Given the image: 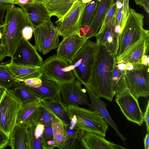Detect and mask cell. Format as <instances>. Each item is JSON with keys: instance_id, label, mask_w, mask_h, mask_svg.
<instances>
[{"instance_id": "cell-1", "label": "cell", "mask_w": 149, "mask_h": 149, "mask_svg": "<svg viewBox=\"0 0 149 149\" xmlns=\"http://www.w3.org/2000/svg\"><path fill=\"white\" fill-rule=\"evenodd\" d=\"M96 42L93 65L89 83L87 84L98 97L111 102L114 96L112 77L116 57L104 45Z\"/></svg>"}, {"instance_id": "cell-2", "label": "cell", "mask_w": 149, "mask_h": 149, "mask_svg": "<svg viewBox=\"0 0 149 149\" xmlns=\"http://www.w3.org/2000/svg\"><path fill=\"white\" fill-rule=\"evenodd\" d=\"M28 25L31 26L21 8L14 6L7 9L1 28L2 36L0 41L7 56L12 58L23 39V30Z\"/></svg>"}, {"instance_id": "cell-3", "label": "cell", "mask_w": 149, "mask_h": 149, "mask_svg": "<svg viewBox=\"0 0 149 149\" xmlns=\"http://www.w3.org/2000/svg\"><path fill=\"white\" fill-rule=\"evenodd\" d=\"M143 15L128 8L124 26L119 35L116 59L119 61L132 49L149 37L148 30L143 28Z\"/></svg>"}, {"instance_id": "cell-4", "label": "cell", "mask_w": 149, "mask_h": 149, "mask_svg": "<svg viewBox=\"0 0 149 149\" xmlns=\"http://www.w3.org/2000/svg\"><path fill=\"white\" fill-rule=\"evenodd\" d=\"M70 121L80 130L97 134L105 137L107 123L97 111L74 105L67 106Z\"/></svg>"}, {"instance_id": "cell-5", "label": "cell", "mask_w": 149, "mask_h": 149, "mask_svg": "<svg viewBox=\"0 0 149 149\" xmlns=\"http://www.w3.org/2000/svg\"><path fill=\"white\" fill-rule=\"evenodd\" d=\"M96 42L87 40L70 63L77 80L82 84H88L94 62Z\"/></svg>"}, {"instance_id": "cell-6", "label": "cell", "mask_w": 149, "mask_h": 149, "mask_svg": "<svg viewBox=\"0 0 149 149\" xmlns=\"http://www.w3.org/2000/svg\"><path fill=\"white\" fill-rule=\"evenodd\" d=\"M70 63L56 55L46 59L40 66L44 78L61 84L74 81L73 71L69 70Z\"/></svg>"}, {"instance_id": "cell-7", "label": "cell", "mask_w": 149, "mask_h": 149, "mask_svg": "<svg viewBox=\"0 0 149 149\" xmlns=\"http://www.w3.org/2000/svg\"><path fill=\"white\" fill-rule=\"evenodd\" d=\"M86 4L78 0L55 22L60 36L63 38L73 35L80 36L83 14Z\"/></svg>"}, {"instance_id": "cell-8", "label": "cell", "mask_w": 149, "mask_h": 149, "mask_svg": "<svg viewBox=\"0 0 149 149\" xmlns=\"http://www.w3.org/2000/svg\"><path fill=\"white\" fill-rule=\"evenodd\" d=\"M133 65L132 70H125L127 88L137 99L146 97L149 95V66L141 63Z\"/></svg>"}, {"instance_id": "cell-9", "label": "cell", "mask_w": 149, "mask_h": 149, "mask_svg": "<svg viewBox=\"0 0 149 149\" xmlns=\"http://www.w3.org/2000/svg\"><path fill=\"white\" fill-rule=\"evenodd\" d=\"M33 33L34 46L42 54L46 55L57 48L60 36L51 19L35 28Z\"/></svg>"}, {"instance_id": "cell-10", "label": "cell", "mask_w": 149, "mask_h": 149, "mask_svg": "<svg viewBox=\"0 0 149 149\" xmlns=\"http://www.w3.org/2000/svg\"><path fill=\"white\" fill-rule=\"evenodd\" d=\"M21 105L4 90L0 100V131L9 138Z\"/></svg>"}, {"instance_id": "cell-11", "label": "cell", "mask_w": 149, "mask_h": 149, "mask_svg": "<svg viewBox=\"0 0 149 149\" xmlns=\"http://www.w3.org/2000/svg\"><path fill=\"white\" fill-rule=\"evenodd\" d=\"M58 85L61 98L66 106H90L85 89L82 88V84L77 80Z\"/></svg>"}, {"instance_id": "cell-12", "label": "cell", "mask_w": 149, "mask_h": 149, "mask_svg": "<svg viewBox=\"0 0 149 149\" xmlns=\"http://www.w3.org/2000/svg\"><path fill=\"white\" fill-rule=\"evenodd\" d=\"M115 101L127 120L141 126L143 122V114L138 100L133 96L128 88L116 97Z\"/></svg>"}, {"instance_id": "cell-13", "label": "cell", "mask_w": 149, "mask_h": 149, "mask_svg": "<svg viewBox=\"0 0 149 149\" xmlns=\"http://www.w3.org/2000/svg\"><path fill=\"white\" fill-rule=\"evenodd\" d=\"M10 62L19 65L38 66L43 61L34 46L23 38L15 51Z\"/></svg>"}, {"instance_id": "cell-14", "label": "cell", "mask_w": 149, "mask_h": 149, "mask_svg": "<svg viewBox=\"0 0 149 149\" xmlns=\"http://www.w3.org/2000/svg\"><path fill=\"white\" fill-rule=\"evenodd\" d=\"M90 38L78 35L63 38L57 47L56 55L70 63L78 52Z\"/></svg>"}, {"instance_id": "cell-15", "label": "cell", "mask_w": 149, "mask_h": 149, "mask_svg": "<svg viewBox=\"0 0 149 149\" xmlns=\"http://www.w3.org/2000/svg\"><path fill=\"white\" fill-rule=\"evenodd\" d=\"M19 5L23 10L33 29L51 19L49 12L42 1H35Z\"/></svg>"}, {"instance_id": "cell-16", "label": "cell", "mask_w": 149, "mask_h": 149, "mask_svg": "<svg viewBox=\"0 0 149 149\" xmlns=\"http://www.w3.org/2000/svg\"><path fill=\"white\" fill-rule=\"evenodd\" d=\"M115 19L103 29L99 31L95 36L96 42L104 45L116 57L118 46L119 34L115 31Z\"/></svg>"}, {"instance_id": "cell-17", "label": "cell", "mask_w": 149, "mask_h": 149, "mask_svg": "<svg viewBox=\"0 0 149 149\" xmlns=\"http://www.w3.org/2000/svg\"><path fill=\"white\" fill-rule=\"evenodd\" d=\"M84 85L89 96L91 102L89 109L99 113L107 123L115 131L118 136L124 143L126 141V139L120 132L117 125L111 118L106 108V104L105 102L97 96L87 84H84Z\"/></svg>"}, {"instance_id": "cell-18", "label": "cell", "mask_w": 149, "mask_h": 149, "mask_svg": "<svg viewBox=\"0 0 149 149\" xmlns=\"http://www.w3.org/2000/svg\"><path fill=\"white\" fill-rule=\"evenodd\" d=\"M4 90L21 104L41 100L30 87L19 81Z\"/></svg>"}, {"instance_id": "cell-19", "label": "cell", "mask_w": 149, "mask_h": 149, "mask_svg": "<svg viewBox=\"0 0 149 149\" xmlns=\"http://www.w3.org/2000/svg\"><path fill=\"white\" fill-rule=\"evenodd\" d=\"M114 0H100L90 26L84 28V34L85 36L90 38L95 36L100 29L107 14L115 2Z\"/></svg>"}, {"instance_id": "cell-20", "label": "cell", "mask_w": 149, "mask_h": 149, "mask_svg": "<svg viewBox=\"0 0 149 149\" xmlns=\"http://www.w3.org/2000/svg\"><path fill=\"white\" fill-rule=\"evenodd\" d=\"M127 64L122 60L117 61L115 58L112 77V87L116 97L128 88L125 77Z\"/></svg>"}, {"instance_id": "cell-21", "label": "cell", "mask_w": 149, "mask_h": 149, "mask_svg": "<svg viewBox=\"0 0 149 149\" xmlns=\"http://www.w3.org/2000/svg\"><path fill=\"white\" fill-rule=\"evenodd\" d=\"M41 103L64 125L70 123V119L67 107L62 101L61 95L51 100H42Z\"/></svg>"}, {"instance_id": "cell-22", "label": "cell", "mask_w": 149, "mask_h": 149, "mask_svg": "<svg viewBox=\"0 0 149 149\" xmlns=\"http://www.w3.org/2000/svg\"><path fill=\"white\" fill-rule=\"evenodd\" d=\"M12 149H31L28 127L26 125H16L10 137L9 145Z\"/></svg>"}, {"instance_id": "cell-23", "label": "cell", "mask_w": 149, "mask_h": 149, "mask_svg": "<svg viewBox=\"0 0 149 149\" xmlns=\"http://www.w3.org/2000/svg\"><path fill=\"white\" fill-rule=\"evenodd\" d=\"M6 64L14 77L21 81L31 78H40L42 75L40 66L19 65L11 62Z\"/></svg>"}, {"instance_id": "cell-24", "label": "cell", "mask_w": 149, "mask_h": 149, "mask_svg": "<svg viewBox=\"0 0 149 149\" xmlns=\"http://www.w3.org/2000/svg\"><path fill=\"white\" fill-rule=\"evenodd\" d=\"M84 139L88 149H125L97 134L85 131Z\"/></svg>"}, {"instance_id": "cell-25", "label": "cell", "mask_w": 149, "mask_h": 149, "mask_svg": "<svg viewBox=\"0 0 149 149\" xmlns=\"http://www.w3.org/2000/svg\"><path fill=\"white\" fill-rule=\"evenodd\" d=\"M40 78L42 83L40 86L36 88L30 87L42 100H51L61 95L57 84L44 78L42 76Z\"/></svg>"}, {"instance_id": "cell-26", "label": "cell", "mask_w": 149, "mask_h": 149, "mask_svg": "<svg viewBox=\"0 0 149 149\" xmlns=\"http://www.w3.org/2000/svg\"><path fill=\"white\" fill-rule=\"evenodd\" d=\"M70 1L45 0L42 1L46 7L50 16H56L59 19L67 12L73 4Z\"/></svg>"}, {"instance_id": "cell-27", "label": "cell", "mask_w": 149, "mask_h": 149, "mask_svg": "<svg viewBox=\"0 0 149 149\" xmlns=\"http://www.w3.org/2000/svg\"><path fill=\"white\" fill-rule=\"evenodd\" d=\"M149 37H148L141 41L121 60L133 64L141 63L142 56L147 55L149 51Z\"/></svg>"}, {"instance_id": "cell-28", "label": "cell", "mask_w": 149, "mask_h": 149, "mask_svg": "<svg viewBox=\"0 0 149 149\" xmlns=\"http://www.w3.org/2000/svg\"><path fill=\"white\" fill-rule=\"evenodd\" d=\"M42 100H38L24 104L21 106L17 114L16 125L27 124L33 113Z\"/></svg>"}, {"instance_id": "cell-29", "label": "cell", "mask_w": 149, "mask_h": 149, "mask_svg": "<svg viewBox=\"0 0 149 149\" xmlns=\"http://www.w3.org/2000/svg\"><path fill=\"white\" fill-rule=\"evenodd\" d=\"M31 149H43L42 136L44 125L39 124L28 127Z\"/></svg>"}, {"instance_id": "cell-30", "label": "cell", "mask_w": 149, "mask_h": 149, "mask_svg": "<svg viewBox=\"0 0 149 149\" xmlns=\"http://www.w3.org/2000/svg\"><path fill=\"white\" fill-rule=\"evenodd\" d=\"M55 147L62 149L65 140V134L63 123L57 118L52 123Z\"/></svg>"}, {"instance_id": "cell-31", "label": "cell", "mask_w": 149, "mask_h": 149, "mask_svg": "<svg viewBox=\"0 0 149 149\" xmlns=\"http://www.w3.org/2000/svg\"><path fill=\"white\" fill-rule=\"evenodd\" d=\"M65 132V140L62 149H71L73 143L80 130L74 123L63 125Z\"/></svg>"}, {"instance_id": "cell-32", "label": "cell", "mask_w": 149, "mask_h": 149, "mask_svg": "<svg viewBox=\"0 0 149 149\" xmlns=\"http://www.w3.org/2000/svg\"><path fill=\"white\" fill-rule=\"evenodd\" d=\"M100 1V0H92L87 4L83 14L81 28L84 26H90Z\"/></svg>"}, {"instance_id": "cell-33", "label": "cell", "mask_w": 149, "mask_h": 149, "mask_svg": "<svg viewBox=\"0 0 149 149\" xmlns=\"http://www.w3.org/2000/svg\"><path fill=\"white\" fill-rule=\"evenodd\" d=\"M6 64H0V88L4 90L8 88L17 81Z\"/></svg>"}, {"instance_id": "cell-34", "label": "cell", "mask_w": 149, "mask_h": 149, "mask_svg": "<svg viewBox=\"0 0 149 149\" xmlns=\"http://www.w3.org/2000/svg\"><path fill=\"white\" fill-rule=\"evenodd\" d=\"M42 140L43 149H53L55 148L52 124L44 125Z\"/></svg>"}, {"instance_id": "cell-35", "label": "cell", "mask_w": 149, "mask_h": 149, "mask_svg": "<svg viewBox=\"0 0 149 149\" xmlns=\"http://www.w3.org/2000/svg\"><path fill=\"white\" fill-rule=\"evenodd\" d=\"M40 105L41 114L40 124L44 125L52 124L53 120L57 118L41 102Z\"/></svg>"}, {"instance_id": "cell-36", "label": "cell", "mask_w": 149, "mask_h": 149, "mask_svg": "<svg viewBox=\"0 0 149 149\" xmlns=\"http://www.w3.org/2000/svg\"><path fill=\"white\" fill-rule=\"evenodd\" d=\"M85 131L80 130L72 145L71 149H88L84 139Z\"/></svg>"}, {"instance_id": "cell-37", "label": "cell", "mask_w": 149, "mask_h": 149, "mask_svg": "<svg viewBox=\"0 0 149 149\" xmlns=\"http://www.w3.org/2000/svg\"><path fill=\"white\" fill-rule=\"evenodd\" d=\"M117 9L116 3L115 2L107 14L99 31L104 29L111 21L114 16Z\"/></svg>"}, {"instance_id": "cell-38", "label": "cell", "mask_w": 149, "mask_h": 149, "mask_svg": "<svg viewBox=\"0 0 149 149\" xmlns=\"http://www.w3.org/2000/svg\"><path fill=\"white\" fill-rule=\"evenodd\" d=\"M40 77L29 79L24 80L23 82L31 87H38L40 86L42 83V80Z\"/></svg>"}, {"instance_id": "cell-39", "label": "cell", "mask_w": 149, "mask_h": 149, "mask_svg": "<svg viewBox=\"0 0 149 149\" xmlns=\"http://www.w3.org/2000/svg\"><path fill=\"white\" fill-rule=\"evenodd\" d=\"M10 144V138L0 131V149L6 148Z\"/></svg>"}, {"instance_id": "cell-40", "label": "cell", "mask_w": 149, "mask_h": 149, "mask_svg": "<svg viewBox=\"0 0 149 149\" xmlns=\"http://www.w3.org/2000/svg\"><path fill=\"white\" fill-rule=\"evenodd\" d=\"M33 29L30 25L25 26L22 31L23 38L28 40H30L32 38L33 33Z\"/></svg>"}, {"instance_id": "cell-41", "label": "cell", "mask_w": 149, "mask_h": 149, "mask_svg": "<svg viewBox=\"0 0 149 149\" xmlns=\"http://www.w3.org/2000/svg\"><path fill=\"white\" fill-rule=\"evenodd\" d=\"M17 3V0H0V6L7 9Z\"/></svg>"}, {"instance_id": "cell-42", "label": "cell", "mask_w": 149, "mask_h": 149, "mask_svg": "<svg viewBox=\"0 0 149 149\" xmlns=\"http://www.w3.org/2000/svg\"><path fill=\"white\" fill-rule=\"evenodd\" d=\"M143 121L146 123L147 132H149V101H148L146 111L143 114Z\"/></svg>"}, {"instance_id": "cell-43", "label": "cell", "mask_w": 149, "mask_h": 149, "mask_svg": "<svg viewBox=\"0 0 149 149\" xmlns=\"http://www.w3.org/2000/svg\"><path fill=\"white\" fill-rule=\"evenodd\" d=\"M7 8L0 6V26H2L3 23V19Z\"/></svg>"}, {"instance_id": "cell-44", "label": "cell", "mask_w": 149, "mask_h": 149, "mask_svg": "<svg viewBox=\"0 0 149 149\" xmlns=\"http://www.w3.org/2000/svg\"><path fill=\"white\" fill-rule=\"evenodd\" d=\"M144 143L145 149L149 148V132H147L144 139Z\"/></svg>"}, {"instance_id": "cell-45", "label": "cell", "mask_w": 149, "mask_h": 149, "mask_svg": "<svg viewBox=\"0 0 149 149\" xmlns=\"http://www.w3.org/2000/svg\"><path fill=\"white\" fill-rule=\"evenodd\" d=\"M6 56L3 47L0 44V62L2 61Z\"/></svg>"}, {"instance_id": "cell-46", "label": "cell", "mask_w": 149, "mask_h": 149, "mask_svg": "<svg viewBox=\"0 0 149 149\" xmlns=\"http://www.w3.org/2000/svg\"><path fill=\"white\" fill-rule=\"evenodd\" d=\"M148 58H149L148 55H143L141 59V64L149 66V63L148 62Z\"/></svg>"}, {"instance_id": "cell-47", "label": "cell", "mask_w": 149, "mask_h": 149, "mask_svg": "<svg viewBox=\"0 0 149 149\" xmlns=\"http://www.w3.org/2000/svg\"><path fill=\"white\" fill-rule=\"evenodd\" d=\"M18 5L20 4H24L32 2L34 1L33 0H17Z\"/></svg>"}, {"instance_id": "cell-48", "label": "cell", "mask_w": 149, "mask_h": 149, "mask_svg": "<svg viewBox=\"0 0 149 149\" xmlns=\"http://www.w3.org/2000/svg\"><path fill=\"white\" fill-rule=\"evenodd\" d=\"M136 5L143 6L144 4L149 0H134Z\"/></svg>"}, {"instance_id": "cell-49", "label": "cell", "mask_w": 149, "mask_h": 149, "mask_svg": "<svg viewBox=\"0 0 149 149\" xmlns=\"http://www.w3.org/2000/svg\"><path fill=\"white\" fill-rule=\"evenodd\" d=\"M143 7L146 12L148 13L149 12V1L146 2Z\"/></svg>"}, {"instance_id": "cell-50", "label": "cell", "mask_w": 149, "mask_h": 149, "mask_svg": "<svg viewBox=\"0 0 149 149\" xmlns=\"http://www.w3.org/2000/svg\"><path fill=\"white\" fill-rule=\"evenodd\" d=\"M134 68V65L133 64L130 63H128L127 64L126 70H131Z\"/></svg>"}, {"instance_id": "cell-51", "label": "cell", "mask_w": 149, "mask_h": 149, "mask_svg": "<svg viewBox=\"0 0 149 149\" xmlns=\"http://www.w3.org/2000/svg\"><path fill=\"white\" fill-rule=\"evenodd\" d=\"M82 2L84 3L87 4L91 1L92 0H81Z\"/></svg>"}, {"instance_id": "cell-52", "label": "cell", "mask_w": 149, "mask_h": 149, "mask_svg": "<svg viewBox=\"0 0 149 149\" xmlns=\"http://www.w3.org/2000/svg\"><path fill=\"white\" fill-rule=\"evenodd\" d=\"M2 27V26H0V40L1 39L2 36V33H1V30H0V29Z\"/></svg>"}, {"instance_id": "cell-53", "label": "cell", "mask_w": 149, "mask_h": 149, "mask_svg": "<svg viewBox=\"0 0 149 149\" xmlns=\"http://www.w3.org/2000/svg\"><path fill=\"white\" fill-rule=\"evenodd\" d=\"M78 0H71V2L73 4L75 3L77 1H78Z\"/></svg>"}, {"instance_id": "cell-54", "label": "cell", "mask_w": 149, "mask_h": 149, "mask_svg": "<svg viewBox=\"0 0 149 149\" xmlns=\"http://www.w3.org/2000/svg\"><path fill=\"white\" fill-rule=\"evenodd\" d=\"M4 91V89L2 88H0V93H1L3 92Z\"/></svg>"}, {"instance_id": "cell-55", "label": "cell", "mask_w": 149, "mask_h": 149, "mask_svg": "<svg viewBox=\"0 0 149 149\" xmlns=\"http://www.w3.org/2000/svg\"><path fill=\"white\" fill-rule=\"evenodd\" d=\"M124 0H119L123 4Z\"/></svg>"}, {"instance_id": "cell-56", "label": "cell", "mask_w": 149, "mask_h": 149, "mask_svg": "<svg viewBox=\"0 0 149 149\" xmlns=\"http://www.w3.org/2000/svg\"><path fill=\"white\" fill-rule=\"evenodd\" d=\"M2 93H0V100L2 95Z\"/></svg>"}, {"instance_id": "cell-57", "label": "cell", "mask_w": 149, "mask_h": 149, "mask_svg": "<svg viewBox=\"0 0 149 149\" xmlns=\"http://www.w3.org/2000/svg\"><path fill=\"white\" fill-rule=\"evenodd\" d=\"M41 0H33L34 1H41Z\"/></svg>"}, {"instance_id": "cell-58", "label": "cell", "mask_w": 149, "mask_h": 149, "mask_svg": "<svg viewBox=\"0 0 149 149\" xmlns=\"http://www.w3.org/2000/svg\"><path fill=\"white\" fill-rule=\"evenodd\" d=\"M43 0H41V1H43Z\"/></svg>"}]
</instances>
